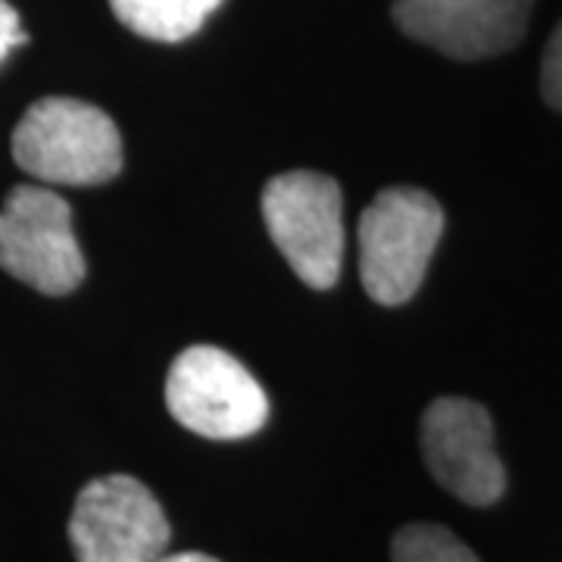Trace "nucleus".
<instances>
[{"instance_id": "nucleus-5", "label": "nucleus", "mask_w": 562, "mask_h": 562, "mask_svg": "<svg viewBox=\"0 0 562 562\" xmlns=\"http://www.w3.org/2000/svg\"><path fill=\"white\" fill-rule=\"evenodd\" d=\"M0 269L41 294L60 297L85 279L72 210L60 194L20 184L0 206Z\"/></svg>"}, {"instance_id": "nucleus-1", "label": "nucleus", "mask_w": 562, "mask_h": 562, "mask_svg": "<svg viewBox=\"0 0 562 562\" xmlns=\"http://www.w3.org/2000/svg\"><path fill=\"white\" fill-rule=\"evenodd\" d=\"M13 160L50 184H103L120 176L122 135L94 103L44 98L13 128Z\"/></svg>"}, {"instance_id": "nucleus-2", "label": "nucleus", "mask_w": 562, "mask_h": 562, "mask_svg": "<svg viewBox=\"0 0 562 562\" xmlns=\"http://www.w3.org/2000/svg\"><path fill=\"white\" fill-rule=\"evenodd\" d=\"M443 235V210L422 188H384L366 206L357 228L360 281L382 306H401L428 272V262Z\"/></svg>"}, {"instance_id": "nucleus-6", "label": "nucleus", "mask_w": 562, "mask_h": 562, "mask_svg": "<svg viewBox=\"0 0 562 562\" xmlns=\"http://www.w3.org/2000/svg\"><path fill=\"white\" fill-rule=\"evenodd\" d=\"M172 538L154 491L132 475H106L81 487L69 519L79 562H157Z\"/></svg>"}, {"instance_id": "nucleus-12", "label": "nucleus", "mask_w": 562, "mask_h": 562, "mask_svg": "<svg viewBox=\"0 0 562 562\" xmlns=\"http://www.w3.org/2000/svg\"><path fill=\"white\" fill-rule=\"evenodd\" d=\"M25 41L29 38H25V32H22L20 13H16L7 0H0V63L10 57L13 47H20Z\"/></svg>"}, {"instance_id": "nucleus-7", "label": "nucleus", "mask_w": 562, "mask_h": 562, "mask_svg": "<svg viewBox=\"0 0 562 562\" xmlns=\"http://www.w3.org/2000/svg\"><path fill=\"white\" fill-rule=\"evenodd\" d=\"M431 479L469 506H491L506 491V472L494 450V422L482 403L465 397L435 401L419 425Z\"/></svg>"}, {"instance_id": "nucleus-9", "label": "nucleus", "mask_w": 562, "mask_h": 562, "mask_svg": "<svg viewBox=\"0 0 562 562\" xmlns=\"http://www.w3.org/2000/svg\"><path fill=\"white\" fill-rule=\"evenodd\" d=\"M222 0H110L116 20L135 35L162 44L191 38L220 10Z\"/></svg>"}, {"instance_id": "nucleus-3", "label": "nucleus", "mask_w": 562, "mask_h": 562, "mask_svg": "<svg viewBox=\"0 0 562 562\" xmlns=\"http://www.w3.org/2000/svg\"><path fill=\"white\" fill-rule=\"evenodd\" d=\"M262 220L272 244L303 284L316 291L335 288L344 262V198L338 181L310 169L269 179L262 188Z\"/></svg>"}, {"instance_id": "nucleus-11", "label": "nucleus", "mask_w": 562, "mask_h": 562, "mask_svg": "<svg viewBox=\"0 0 562 562\" xmlns=\"http://www.w3.org/2000/svg\"><path fill=\"white\" fill-rule=\"evenodd\" d=\"M541 94L543 101L562 113V22L557 25L553 38L547 41V50H543Z\"/></svg>"}, {"instance_id": "nucleus-8", "label": "nucleus", "mask_w": 562, "mask_h": 562, "mask_svg": "<svg viewBox=\"0 0 562 562\" xmlns=\"http://www.w3.org/2000/svg\"><path fill=\"white\" fill-rule=\"evenodd\" d=\"M535 0H394V22L450 60H487L522 41Z\"/></svg>"}, {"instance_id": "nucleus-10", "label": "nucleus", "mask_w": 562, "mask_h": 562, "mask_svg": "<svg viewBox=\"0 0 562 562\" xmlns=\"http://www.w3.org/2000/svg\"><path fill=\"white\" fill-rule=\"evenodd\" d=\"M394 562H479V557L443 525H403L391 541Z\"/></svg>"}, {"instance_id": "nucleus-13", "label": "nucleus", "mask_w": 562, "mask_h": 562, "mask_svg": "<svg viewBox=\"0 0 562 562\" xmlns=\"http://www.w3.org/2000/svg\"><path fill=\"white\" fill-rule=\"evenodd\" d=\"M157 562H220L216 557H206V553H194V550H188V553H172V557H166L162 553Z\"/></svg>"}, {"instance_id": "nucleus-4", "label": "nucleus", "mask_w": 562, "mask_h": 562, "mask_svg": "<svg viewBox=\"0 0 562 562\" xmlns=\"http://www.w3.org/2000/svg\"><path fill=\"white\" fill-rule=\"evenodd\" d=\"M166 406L179 425L210 441H241L269 419L260 382L232 353L210 344H194L176 357L166 379Z\"/></svg>"}]
</instances>
